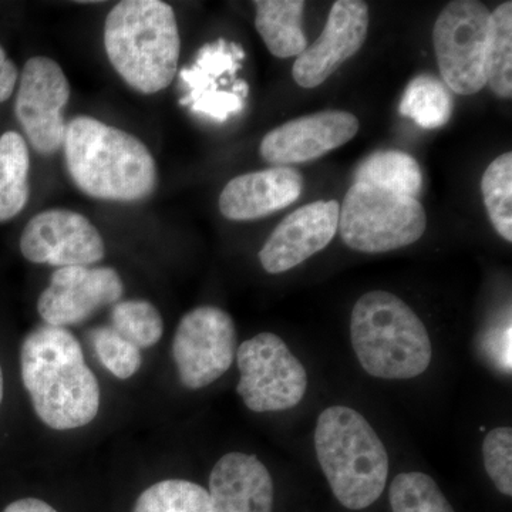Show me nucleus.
<instances>
[{
  "label": "nucleus",
  "instance_id": "obj_6",
  "mask_svg": "<svg viewBox=\"0 0 512 512\" xmlns=\"http://www.w3.org/2000/svg\"><path fill=\"white\" fill-rule=\"evenodd\" d=\"M426 228V211L417 198L365 183L353 184L340 208V237L349 248L365 254L409 247Z\"/></svg>",
  "mask_w": 512,
  "mask_h": 512
},
{
  "label": "nucleus",
  "instance_id": "obj_15",
  "mask_svg": "<svg viewBox=\"0 0 512 512\" xmlns=\"http://www.w3.org/2000/svg\"><path fill=\"white\" fill-rule=\"evenodd\" d=\"M338 201H316L289 214L259 251L268 274H284L328 247L338 232Z\"/></svg>",
  "mask_w": 512,
  "mask_h": 512
},
{
  "label": "nucleus",
  "instance_id": "obj_20",
  "mask_svg": "<svg viewBox=\"0 0 512 512\" xmlns=\"http://www.w3.org/2000/svg\"><path fill=\"white\" fill-rule=\"evenodd\" d=\"M355 183L417 198L423 187V174L419 163L409 154L396 150L379 151L359 165Z\"/></svg>",
  "mask_w": 512,
  "mask_h": 512
},
{
  "label": "nucleus",
  "instance_id": "obj_17",
  "mask_svg": "<svg viewBox=\"0 0 512 512\" xmlns=\"http://www.w3.org/2000/svg\"><path fill=\"white\" fill-rule=\"evenodd\" d=\"M212 512H272L274 483L264 463L252 454H225L210 476Z\"/></svg>",
  "mask_w": 512,
  "mask_h": 512
},
{
  "label": "nucleus",
  "instance_id": "obj_28",
  "mask_svg": "<svg viewBox=\"0 0 512 512\" xmlns=\"http://www.w3.org/2000/svg\"><path fill=\"white\" fill-rule=\"evenodd\" d=\"M484 467L501 494L512 495V430L497 427L485 436Z\"/></svg>",
  "mask_w": 512,
  "mask_h": 512
},
{
  "label": "nucleus",
  "instance_id": "obj_31",
  "mask_svg": "<svg viewBox=\"0 0 512 512\" xmlns=\"http://www.w3.org/2000/svg\"><path fill=\"white\" fill-rule=\"evenodd\" d=\"M3 512H57L52 505L39 500V498H22L9 504Z\"/></svg>",
  "mask_w": 512,
  "mask_h": 512
},
{
  "label": "nucleus",
  "instance_id": "obj_2",
  "mask_svg": "<svg viewBox=\"0 0 512 512\" xmlns=\"http://www.w3.org/2000/svg\"><path fill=\"white\" fill-rule=\"evenodd\" d=\"M67 171L76 187L94 200L137 202L156 190L157 165L143 141L93 117L66 126Z\"/></svg>",
  "mask_w": 512,
  "mask_h": 512
},
{
  "label": "nucleus",
  "instance_id": "obj_9",
  "mask_svg": "<svg viewBox=\"0 0 512 512\" xmlns=\"http://www.w3.org/2000/svg\"><path fill=\"white\" fill-rule=\"evenodd\" d=\"M234 320L217 306L185 313L173 340L178 377L190 390L202 389L224 376L237 356Z\"/></svg>",
  "mask_w": 512,
  "mask_h": 512
},
{
  "label": "nucleus",
  "instance_id": "obj_14",
  "mask_svg": "<svg viewBox=\"0 0 512 512\" xmlns=\"http://www.w3.org/2000/svg\"><path fill=\"white\" fill-rule=\"evenodd\" d=\"M359 131V120L348 111H319L269 131L259 153L266 163L292 165L325 156L345 146Z\"/></svg>",
  "mask_w": 512,
  "mask_h": 512
},
{
  "label": "nucleus",
  "instance_id": "obj_3",
  "mask_svg": "<svg viewBox=\"0 0 512 512\" xmlns=\"http://www.w3.org/2000/svg\"><path fill=\"white\" fill-rule=\"evenodd\" d=\"M104 49L131 89L163 92L173 83L181 52L173 8L161 0L117 3L104 23Z\"/></svg>",
  "mask_w": 512,
  "mask_h": 512
},
{
  "label": "nucleus",
  "instance_id": "obj_26",
  "mask_svg": "<svg viewBox=\"0 0 512 512\" xmlns=\"http://www.w3.org/2000/svg\"><path fill=\"white\" fill-rule=\"evenodd\" d=\"M393 512H454L433 478L423 473H402L390 485Z\"/></svg>",
  "mask_w": 512,
  "mask_h": 512
},
{
  "label": "nucleus",
  "instance_id": "obj_11",
  "mask_svg": "<svg viewBox=\"0 0 512 512\" xmlns=\"http://www.w3.org/2000/svg\"><path fill=\"white\" fill-rule=\"evenodd\" d=\"M20 251L32 264L92 266L106 255L99 229L84 215L70 210H47L23 229Z\"/></svg>",
  "mask_w": 512,
  "mask_h": 512
},
{
  "label": "nucleus",
  "instance_id": "obj_8",
  "mask_svg": "<svg viewBox=\"0 0 512 512\" xmlns=\"http://www.w3.org/2000/svg\"><path fill=\"white\" fill-rule=\"evenodd\" d=\"M490 10L476 0L448 3L433 30L434 50L448 90L471 96L487 86L484 69Z\"/></svg>",
  "mask_w": 512,
  "mask_h": 512
},
{
  "label": "nucleus",
  "instance_id": "obj_23",
  "mask_svg": "<svg viewBox=\"0 0 512 512\" xmlns=\"http://www.w3.org/2000/svg\"><path fill=\"white\" fill-rule=\"evenodd\" d=\"M133 512H212L210 494L185 480H164L137 498Z\"/></svg>",
  "mask_w": 512,
  "mask_h": 512
},
{
  "label": "nucleus",
  "instance_id": "obj_5",
  "mask_svg": "<svg viewBox=\"0 0 512 512\" xmlns=\"http://www.w3.org/2000/svg\"><path fill=\"white\" fill-rule=\"evenodd\" d=\"M350 338L360 365L377 379H414L429 369V332L416 312L393 293L367 292L356 302Z\"/></svg>",
  "mask_w": 512,
  "mask_h": 512
},
{
  "label": "nucleus",
  "instance_id": "obj_19",
  "mask_svg": "<svg viewBox=\"0 0 512 512\" xmlns=\"http://www.w3.org/2000/svg\"><path fill=\"white\" fill-rule=\"evenodd\" d=\"M30 156L25 138L16 131L0 136V222L15 218L29 201Z\"/></svg>",
  "mask_w": 512,
  "mask_h": 512
},
{
  "label": "nucleus",
  "instance_id": "obj_25",
  "mask_svg": "<svg viewBox=\"0 0 512 512\" xmlns=\"http://www.w3.org/2000/svg\"><path fill=\"white\" fill-rule=\"evenodd\" d=\"M484 204L495 231L512 241V154H501L488 165L481 180Z\"/></svg>",
  "mask_w": 512,
  "mask_h": 512
},
{
  "label": "nucleus",
  "instance_id": "obj_16",
  "mask_svg": "<svg viewBox=\"0 0 512 512\" xmlns=\"http://www.w3.org/2000/svg\"><path fill=\"white\" fill-rule=\"evenodd\" d=\"M302 190V175L291 167L239 175L222 190L220 211L231 221L258 220L298 201Z\"/></svg>",
  "mask_w": 512,
  "mask_h": 512
},
{
  "label": "nucleus",
  "instance_id": "obj_32",
  "mask_svg": "<svg viewBox=\"0 0 512 512\" xmlns=\"http://www.w3.org/2000/svg\"><path fill=\"white\" fill-rule=\"evenodd\" d=\"M3 400V372L2 367H0V404H2Z\"/></svg>",
  "mask_w": 512,
  "mask_h": 512
},
{
  "label": "nucleus",
  "instance_id": "obj_29",
  "mask_svg": "<svg viewBox=\"0 0 512 512\" xmlns=\"http://www.w3.org/2000/svg\"><path fill=\"white\" fill-rule=\"evenodd\" d=\"M511 320L508 319L501 328H495L485 338V352L505 373H511Z\"/></svg>",
  "mask_w": 512,
  "mask_h": 512
},
{
  "label": "nucleus",
  "instance_id": "obj_21",
  "mask_svg": "<svg viewBox=\"0 0 512 512\" xmlns=\"http://www.w3.org/2000/svg\"><path fill=\"white\" fill-rule=\"evenodd\" d=\"M485 79L501 99L512 96V3L505 2L490 15L484 53Z\"/></svg>",
  "mask_w": 512,
  "mask_h": 512
},
{
  "label": "nucleus",
  "instance_id": "obj_7",
  "mask_svg": "<svg viewBox=\"0 0 512 512\" xmlns=\"http://www.w3.org/2000/svg\"><path fill=\"white\" fill-rule=\"evenodd\" d=\"M237 363V392L252 412H284L302 402L308 375L279 336L259 333L245 340L237 349Z\"/></svg>",
  "mask_w": 512,
  "mask_h": 512
},
{
  "label": "nucleus",
  "instance_id": "obj_27",
  "mask_svg": "<svg viewBox=\"0 0 512 512\" xmlns=\"http://www.w3.org/2000/svg\"><path fill=\"white\" fill-rule=\"evenodd\" d=\"M90 342L101 365L121 380L130 379L141 367V352L113 328H97L90 332Z\"/></svg>",
  "mask_w": 512,
  "mask_h": 512
},
{
  "label": "nucleus",
  "instance_id": "obj_22",
  "mask_svg": "<svg viewBox=\"0 0 512 512\" xmlns=\"http://www.w3.org/2000/svg\"><path fill=\"white\" fill-rule=\"evenodd\" d=\"M453 107V96L446 84L429 74H421L413 79L400 101L402 116L427 130H436L447 124Z\"/></svg>",
  "mask_w": 512,
  "mask_h": 512
},
{
  "label": "nucleus",
  "instance_id": "obj_13",
  "mask_svg": "<svg viewBox=\"0 0 512 512\" xmlns=\"http://www.w3.org/2000/svg\"><path fill=\"white\" fill-rule=\"evenodd\" d=\"M369 30V8L362 0H339L330 10L322 35L306 47L292 67L303 89L325 83L346 60L359 52Z\"/></svg>",
  "mask_w": 512,
  "mask_h": 512
},
{
  "label": "nucleus",
  "instance_id": "obj_4",
  "mask_svg": "<svg viewBox=\"0 0 512 512\" xmlns=\"http://www.w3.org/2000/svg\"><path fill=\"white\" fill-rule=\"evenodd\" d=\"M315 450L333 495L348 510L375 504L389 477L386 447L356 410L332 406L320 413Z\"/></svg>",
  "mask_w": 512,
  "mask_h": 512
},
{
  "label": "nucleus",
  "instance_id": "obj_10",
  "mask_svg": "<svg viewBox=\"0 0 512 512\" xmlns=\"http://www.w3.org/2000/svg\"><path fill=\"white\" fill-rule=\"evenodd\" d=\"M69 99V80L55 60L37 56L26 62L20 74L15 114L37 153L50 156L63 147V110Z\"/></svg>",
  "mask_w": 512,
  "mask_h": 512
},
{
  "label": "nucleus",
  "instance_id": "obj_1",
  "mask_svg": "<svg viewBox=\"0 0 512 512\" xmlns=\"http://www.w3.org/2000/svg\"><path fill=\"white\" fill-rule=\"evenodd\" d=\"M20 372L37 417L50 429H79L99 414V382L66 328L33 329L20 349Z\"/></svg>",
  "mask_w": 512,
  "mask_h": 512
},
{
  "label": "nucleus",
  "instance_id": "obj_18",
  "mask_svg": "<svg viewBox=\"0 0 512 512\" xmlns=\"http://www.w3.org/2000/svg\"><path fill=\"white\" fill-rule=\"evenodd\" d=\"M302 0H258L255 28L269 52L279 59L299 56L308 47L302 28Z\"/></svg>",
  "mask_w": 512,
  "mask_h": 512
},
{
  "label": "nucleus",
  "instance_id": "obj_12",
  "mask_svg": "<svg viewBox=\"0 0 512 512\" xmlns=\"http://www.w3.org/2000/svg\"><path fill=\"white\" fill-rule=\"evenodd\" d=\"M123 293L119 272L109 266H67L53 272L37 301V311L46 325L66 328L119 302Z\"/></svg>",
  "mask_w": 512,
  "mask_h": 512
},
{
  "label": "nucleus",
  "instance_id": "obj_24",
  "mask_svg": "<svg viewBox=\"0 0 512 512\" xmlns=\"http://www.w3.org/2000/svg\"><path fill=\"white\" fill-rule=\"evenodd\" d=\"M138 349H148L163 338L164 320L153 303L130 299L114 303L111 326Z\"/></svg>",
  "mask_w": 512,
  "mask_h": 512
},
{
  "label": "nucleus",
  "instance_id": "obj_30",
  "mask_svg": "<svg viewBox=\"0 0 512 512\" xmlns=\"http://www.w3.org/2000/svg\"><path fill=\"white\" fill-rule=\"evenodd\" d=\"M18 80V67L6 55L5 49L0 46V103H5L12 97Z\"/></svg>",
  "mask_w": 512,
  "mask_h": 512
}]
</instances>
